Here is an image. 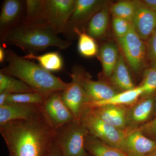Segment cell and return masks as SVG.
<instances>
[{
	"mask_svg": "<svg viewBox=\"0 0 156 156\" xmlns=\"http://www.w3.org/2000/svg\"><path fill=\"white\" fill-rule=\"evenodd\" d=\"M156 98L153 94L128 106V128H137L148 122L154 110Z\"/></svg>",
	"mask_w": 156,
	"mask_h": 156,
	"instance_id": "14",
	"label": "cell"
},
{
	"mask_svg": "<svg viewBox=\"0 0 156 156\" xmlns=\"http://www.w3.org/2000/svg\"><path fill=\"white\" fill-rule=\"evenodd\" d=\"M137 4V1H119L111 6L110 12L113 17L126 20L131 23Z\"/></svg>",
	"mask_w": 156,
	"mask_h": 156,
	"instance_id": "27",
	"label": "cell"
},
{
	"mask_svg": "<svg viewBox=\"0 0 156 156\" xmlns=\"http://www.w3.org/2000/svg\"><path fill=\"white\" fill-rule=\"evenodd\" d=\"M103 2L98 0H76L75 7L69 23L66 34L78 28V26L90 20L102 8Z\"/></svg>",
	"mask_w": 156,
	"mask_h": 156,
	"instance_id": "15",
	"label": "cell"
},
{
	"mask_svg": "<svg viewBox=\"0 0 156 156\" xmlns=\"http://www.w3.org/2000/svg\"><path fill=\"white\" fill-rule=\"evenodd\" d=\"M85 148L93 156H128L119 149L107 144L89 134L86 138Z\"/></svg>",
	"mask_w": 156,
	"mask_h": 156,
	"instance_id": "22",
	"label": "cell"
},
{
	"mask_svg": "<svg viewBox=\"0 0 156 156\" xmlns=\"http://www.w3.org/2000/svg\"><path fill=\"white\" fill-rule=\"evenodd\" d=\"M43 112L54 129L75 120L62 97L61 92L52 93L42 105Z\"/></svg>",
	"mask_w": 156,
	"mask_h": 156,
	"instance_id": "9",
	"label": "cell"
},
{
	"mask_svg": "<svg viewBox=\"0 0 156 156\" xmlns=\"http://www.w3.org/2000/svg\"><path fill=\"white\" fill-rule=\"evenodd\" d=\"M1 41L18 47L27 54H35L52 47L64 50L71 44L58 37L49 26L30 25L22 22L1 34Z\"/></svg>",
	"mask_w": 156,
	"mask_h": 156,
	"instance_id": "3",
	"label": "cell"
},
{
	"mask_svg": "<svg viewBox=\"0 0 156 156\" xmlns=\"http://www.w3.org/2000/svg\"><path fill=\"white\" fill-rule=\"evenodd\" d=\"M48 24L57 34H66L76 0H45Z\"/></svg>",
	"mask_w": 156,
	"mask_h": 156,
	"instance_id": "8",
	"label": "cell"
},
{
	"mask_svg": "<svg viewBox=\"0 0 156 156\" xmlns=\"http://www.w3.org/2000/svg\"><path fill=\"white\" fill-rule=\"evenodd\" d=\"M138 128L145 136L156 142V117Z\"/></svg>",
	"mask_w": 156,
	"mask_h": 156,
	"instance_id": "31",
	"label": "cell"
},
{
	"mask_svg": "<svg viewBox=\"0 0 156 156\" xmlns=\"http://www.w3.org/2000/svg\"><path fill=\"white\" fill-rule=\"evenodd\" d=\"M118 41L124 57L133 72L136 74L141 72L146 62L147 47L136 34L132 24L128 34L124 37L118 39Z\"/></svg>",
	"mask_w": 156,
	"mask_h": 156,
	"instance_id": "7",
	"label": "cell"
},
{
	"mask_svg": "<svg viewBox=\"0 0 156 156\" xmlns=\"http://www.w3.org/2000/svg\"><path fill=\"white\" fill-rule=\"evenodd\" d=\"M144 89V97L152 95L156 90V67L151 66L144 71L141 85Z\"/></svg>",
	"mask_w": 156,
	"mask_h": 156,
	"instance_id": "29",
	"label": "cell"
},
{
	"mask_svg": "<svg viewBox=\"0 0 156 156\" xmlns=\"http://www.w3.org/2000/svg\"><path fill=\"white\" fill-rule=\"evenodd\" d=\"M25 3L26 15L21 22L30 25L49 26L45 0H27Z\"/></svg>",
	"mask_w": 156,
	"mask_h": 156,
	"instance_id": "19",
	"label": "cell"
},
{
	"mask_svg": "<svg viewBox=\"0 0 156 156\" xmlns=\"http://www.w3.org/2000/svg\"><path fill=\"white\" fill-rule=\"evenodd\" d=\"M109 9L104 7L89 20L88 34L94 39L99 38L105 34L108 26Z\"/></svg>",
	"mask_w": 156,
	"mask_h": 156,
	"instance_id": "23",
	"label": "cell"
},
{
	"mask_svg": "<svg viewBox=\"0 0 156 156\" xmlns=\"http://www.w3.org/2000/svg\"><path fill=\"white\" fill-rule=\"evenodd\" d=\"M98 53L104 74L110 78L119 59V48L115 43L108 42L101 46Z\"/></svg>",
	"mask_w": 156,
	"mask_h": 156,
	"instance_id": "21",
	"label": "cell"
},
{
	"mask_svg": "<svg viewBox=\"0 0 156 156\" xmlns=\"http://www.w3.org/2000/svg\"><path fill=\"white\" fill-rule=\"evenodd\" d=\"M19 94L36 92L23 81L0 72V93Z\"/></svg>",
	"mask_w": 156,
	"mask_h": 156,
	"instance_id": "25",
	"label": "cell"
},
{
	"mask_svg": "<svg viewBox=\"0 0 156 156\" xmlns=\"http://www.w3.org/2000/svg\"><path fill=\"white\" fill-rule=\"evenodd\" d=\"M113 29L117 39L126 36L131 29L132 23L128 20L113 17L112 20Z\"/></svg>",
	"mask_w": 156,
	"mask_h": 156,
	"instance_id": "30",
	"label": "cell"
},
{
	"mask_svg": "<svg viewBox=\"0 0 156 156\" xmlns=\"http://www.w3.org/2000/svg\"><path fill=\"white\" fill-rule=\"evenodd\" d=\"M141 2L149 9L156 13V0H144Z\"/></svg>",
	"mask_w": 156,
	"mask_h": 156,
	"instance_id": "34",
	"label": "cell"
},
{
	"mask_svg": "<svg viewBox=\"0 0 156 156\" xmlns=\"http://www.w3.org/2000/svg\"><path fill=\"white\" fill-rule=\"evenodd\" d=\"M131 23L140 37L144 41H147L156 29V13L141 1H137V7Z\"/></svg>",
	"mask_w": 156,
	"mask_h": 156,
	"instance_id": "11",
	"label": "cell"
},
{
	"mask_svg": "<svg viewBox=\"0 0 156 156\" xmlns=\"http://www.w3.org/2000/svg\"><path fill=\"white\" fill-rule=\"evenodd\" d=\"M5 51L8 65L0 72L23 81L45 99L54 92L64 91L69 85L40 64L18 56L11 49Z\"/></svg>",
	"mask_w": 156,
	"mask_h": 156,
	"instance_id": "2",
	"label": "cell"
},
{
	"mask_svg": "<svg viewBox=\"0 0 156 156\" xmlns=\"http://www.w3.org/2000/svg\"><path fill=\"white\" fill-rule=\"evenodd\" d=\"M110 79L113 87L122 92L135 88L126 65V58L122 53L119 54L117 64Z\"/></svg>",
	"mask_w": 156,
	"mask_h": 156,
	"instance_id": "18",
	"label": "cell"
},
{
	"mask_svg": "<svg viewBox=\"0 0 156 156\" xmlns=\"http://www.w3.org/2000/svg\"><path fill=\"white\" fill-rule=\"evenodd\" d=\"M155 149V141L145 136L138 127L128 129L121 147L128 156H146Z\"/></svg>",
	"mask_w": 156,
	"mask_h": 156,
	"instance_id": "10",
	"label": "cell"
},
{
	"mask_svg": "<svg viewBox=\"0 0 156 156\" xmlns=\"http://www.w3.org/2000/svg\"><path fill=\"white\" fill-rule=\"evenodd\" d=\"M43 112L42 105L7 103L0 106V125L11 121L32 119Z\"/></svg>",
	"mask_w": 156,
	"mask_h": 156,
	"instance_id": "12",
	"label": "cell"
},
{
	"mask_svg": "<svg viewBox=\"0 0 156 156\" xmlns=\"http://www.w3.org/2000/svg\"><path fill=\"white\" fill-rule=\"evenodd\" d=\"M86 73L79 66H75L69 74L71 82L66 89L61 92L62 97L74 118L80 121L87 108L88 103L86 92L83 86V79Z\"/></svg>",
	"mask_w": 156,
	"mask_h": 156,
	"instance_id": "6",
	"label": "cell"
},
{
	"mask_svg": "<svg viewBox=\"0 0 156 156\" xmlns=\"http://www.w3.org/2000/svg\"><path fill=\"white\" fill-rule=\"evenodd\" d=\"M89 134L107 144L121 150L122 144L128 131H122L103 122L87 108L80 119Z\"/></svg>",
	"mask_w": 156,
	"mask_h": 156,
	"instance_id": "5",
	"label": "cell"
},
{
	"mask_svg": "<svg viewBox=\"0 0 156 156\" xmlns=\"http://www.w3.org/2000/svg\"><path fill=\"white\" fill-rule=\"evenodd\" d=\"M9 93L3 92L0 93V106L5 104L7 98L9 96Z\"/></svg>",
	"mask_w": 156,
	"mask_h": 156,
	"instance_id": "35",
	"label": "cell"
},
{
	"mask_svg": "<svg viewBox=\"0 0 156 156\" xmlns=\"http://www.w3.org/2000/svg\"><path fill=\"white\" fill-rule=\"evenodd\" d=\"M45 98L37 92H27L19 94H10L7 98L6 104L20 103L42 105Z\"/></svg>",
	"mask_w": 156,
	"mask_h": 156,
	"instance_id": "28",
	"label": "cell"
},
{
	"mask_svg": "<svg viewBox=\"0 0 156 156\" xmlns=\"http://www.w3.org/2000/svg\"><path fill=\"white\" fill-rule=\"evenodd\" d=\"M89 134L80 121L74 120L55 129L53 142L62 156H88L85 141Z\"/></svg>",
	"mask_w": 156,
	"mask_h": 156,
	"instance_id": "4",
	"label": "cell"
},
{
	"mask_svg": "<svg viewBox=\"0 0 156 156\" xmlns=\"http://www.w3.org/2000/svg\"><path fill=\"white\" fill-rule=\"evenodd\" d=\"M144 92L143 87L140 86L131 90L119 92L108 100L90 104L87 105V108H93L107 105L130 106L136 103L139 98L144 95Z\"/></svg>",
	"mask_w": 156,
	"mask_h": 156,
	"instance_id": "20",
	"label": "cell"
},
{
	"mask_svg": "<svg viewBox=\"0 0 156 156\" xmlns=\"http://www.w3.org/2000/svg\"><path fill=\"white\" fill-rule=\"evenodd\" d=\"M23 6L20 0L4 1L0 14L1 35L22 21Z\"/></svg>",
	"mask_w": 156,
	"mask_h": 156,
	"instance_id": "17",
	"label": "cell"
},
{
	"mask_svg": "<svg viewBox=\"0 0 156 156\" xmlns=\"http://www.w3.org/2000/svg\"><path fill=\"white\" fill-rule=\"evenodd\" d=\"M55 131L43 110L32 119L0 125V133L10 156H48L54 141Z\"/></svg>",
	"mask_w": 156,
	"mask_h": 156,
	"instance_id": "1",
	"label": "cell"
},
{
	"mask_svg": "<svg viewBox=\"0 0 156 156\" xmlns=\"http://www.w3.org/2000/svg\"><path fill=\"white\" fill-rule=\"evenodd\" d=\"M73 31L79 35L78 50L80 54L88 58L96 56L98 53V48L95 39L78 29H75Z\"/></svg>",
	"mask_w": 156,
	"mask_h": 156,
	"instance_id": "26",
	"label": "cell"
},
{
	"mask_svg": "<svg viewBox=\"0 0 156 156\" xmlns=\"http://www.w3.org/2000/svg\"><path fill=\"white\" fill-rule=\"evenodd\" d=\"M154 110H155V112L156 113V101H155V105Z\"/></svg>",
	"mask_w": 156,
	"mask_h": 156,
	"instance_id": "38",
	"label": "cell"
},
{
	"mask_svg": "<svg viewBox=\"0 0 156 156\" xmlns=\"http://www.w3.org/2000/svg\"><path fill=\"white\" fill-rule=\"evenodd\" d=\"M146 156H156V149L151 152V153L148 154Z\"/></svg>",
	"mask_w": 156,
	"mask_h": 156,
	"instance_id": "37",
	"label": "cell"
},
{
	"mask_svg": "<svg viewBox=\"0 0 156 156\" xmlns=\"http://www.w3.org/2000/svg\"><path fill=\"white\" fill-rule=\"evenodd\" d=\"M128 106L107 105L90 108L103 122L122 131L128 128Z\"/></svg>",
	"mask_w": 156,
	"mask_h": 156,
	"instance_id": "13",
	"label": "cell"
},
{
	"mask_svg": "<svg viewBox=\"0 0 156 156\" xmlns=\"http://www.w3.org/2000/svg\"><path fill=\"white\" fill-rule=\"evenodd\" d=\"M23 57L30 60H37L42 67L50 72L58 71L63 68L62 58L58 52H50L41 55L29 53Z\"/></svg>",
	"mask_w": 156,
	"mask_h": 156,
	"instance_id": "24",
	"label": "cell"
},
{
	"mask_svg": "<svg viewBox=\"0 0 156 156\" xmlns=\"http://www.w3.org/2000/svg\"><path fill=\"white\" fill-rule=\"evenodd\" d=\"M6 58V51L2 47H0V62L2 63Z\"/></svg>",
	"mask_w": 156,
	"mask_h": 156,
	"instance_id": "36",
	"label": "cell"
},
{
	"mask_svg": "<svg viewBox=\"0 0 156 156\" xmlns=\"http://www.w3.org/2000/svg\"><path fill=\"white\" fill-rule=\"evenodd\" d=\"M83 86L88 103H97L110 99L119 93L112 86L102 81H94L88 75L83 79Z\"/></svg>",
	"mask_w": 156,
	"mask_h": 156,
	"instance_id": "16",
	"label": "cell"
},
{
	"mask_svg": "<svg viewBox=\"0 0 156 156\" xmlns=\"http://www.w3.org/2000/svg\"><path fill=\"white\" fill-rule=\"evenodd\" d=\"M48 156H62L61 152L53 142Z\"/></svg>",
	"mask_w": 156,
	"mask_h": 156,
	"instance_id": "33",
	"label": "cell"
},
{
	"mask_svg": "<svg viewBox=\"0 0 156 156\" xmlns=\"http://www.w3.org/2000/svg\"><path fill=\"white\" fill-rule=\"evenodd\" d=\"M147 57L150 60L151 66L156 67V29L147 41Z\"/></svg>",
	"mask_w": 156,
	"mask_h": 156,
	"instance_id": "32",
	"label": "cell"
}]
</instances>
